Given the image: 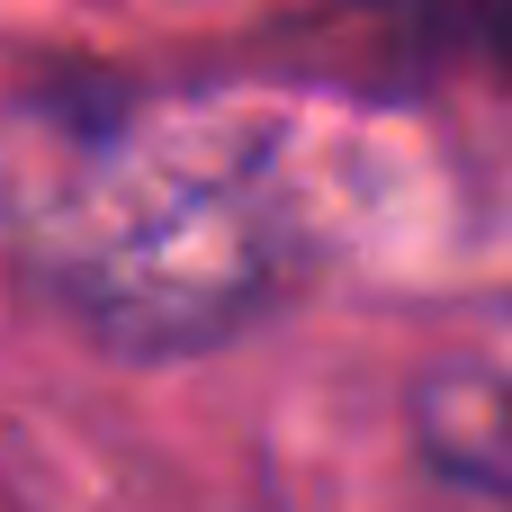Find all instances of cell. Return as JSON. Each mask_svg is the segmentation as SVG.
Returning <instances> with one entry per match:
<instances>
[{
  "label": "cell",
  "mask_w": 512,
  "mask_h": 512,
  "mask_svg": "<svg viewBox=\"0 0 512 512\" xmlns=\"http://www.w3.org/2000/svg\"><path fill=\"white\" fill-rule=\"evenodd\" d=\"M36 252L54 297L108 342H207L243 324L306 252L297 153L270 108L135 99L63 144L36 198Z\"/></svg>",
  "instance_id": "obj_1"
},
{
  "label": "cell",
  "mask_w": 512,
  "mask_h": 512,
  "mask_svg": "<svg viewBox=\"0 0 512 512\" xmlns=\"http://www.w3.org/2000/svg\"><path fill=\"white\" fill-rule=\"evenodd\" d=\"M414 450L441 486L512 512V369L450 360L414 387Z\"/></svg>",
  "instance_id": "obj_2"
}]
</instances>
